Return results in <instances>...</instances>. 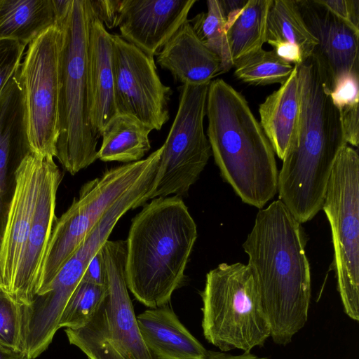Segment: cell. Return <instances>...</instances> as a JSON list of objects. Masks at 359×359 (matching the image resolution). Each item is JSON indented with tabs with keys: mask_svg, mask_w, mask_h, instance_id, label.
Returning a JSON list of instances; mask_svg holds the SVG:
<instances>
[{
	"mask_svg": "<svg viewBox=\"0 0 359 359\" xmlns=\"http://www.w3.org/2000/svg\"><path fill=\"white\" fill-rule=\"evenodd\" d=\"M297 67L300 97L297 124L278 173L280 200L303 224L322 210L340 150L348 144L339 113L330 98L329 78L313 53Z\"/></svg>",
	"mask_w": 359,
	"mask_h": 359,
	"instance_id": "6da1fadb",
	"label": "cell"
},
{
	"mask_svg": "<svg viewBox=\"0 0 359 359\" xmlns=\"http://www.w3.org/2000/svg\"><path fill=\"white\" fill-rule=\"evenodd\" d=\"M300 224L280 200L257 212L243 244L274 343L286 346L306 325L311 271Z\"/></svg>",
	"mask_w": 359,
	"mask_h": 359,
	"instance_id": "7a4b0ae2",
	"label": "cell"
},
{
	"mask_svg": "<svg viewBox=\"0 0 359 359\" xmlns=\"http://www.w3.org/2000/svg\"><path fill=\"white\" fill-rule=\"evenodd\" d=\"M125 274L137 300L154 309L168 304L185 279L197 226L182 197H158L132 219Z\"/></svg>",
	"mask_w": 359,
	"mask_h": 359,
	"instance_id": "3957f363",
	"label": "cell"
},
{
	"mask_svg": "<svg viewBox=\"0 0 359 359\" xmlns=\"http://www.w3.org/2000/svg\"><path fill=\"white\" fill-rule=\"evenodd\" d=\"M207 137L223 179L242 201L259 209L278 192L275 153L245 97L223 79L211 81Z\"/></svg>",
	"mask_w": 359,
	"mask_h": 359,
	"instance_id": "277c9868",
	"label": "cell"
},
{
	"mask_svg": "<svg viewBox=\"0 0 359 359\" xmlns=\"http://www.w3.org/2000/svg\"><path fill=\"white\" fill-rule=\"evenodd\" d=\"M94 13L90 0H72L56 23L63 29L60 134L56 158L74 175L97 160L100 137L89 116L87 79L89 29Z\"/></svg>",
	"mask_w": 359,
	"mask_h": 359,
	"instance_id": "5b68a950",
	"label": "cell"
},
{
	"mask_svg": "<svg viewBox=\"0 0 359 359\" xmlns=\"http://www.w3.org/2000/svg\"><path fill=\"white\" fill-rule=\"evenodd\" d=\"M205 339L220 351L250 352L270 337L255 276L248 264L222 263L206 274L200 293Z\"/></svg>",
	"mask_w": 359,
	"mask_h": 359,
	"instance_id": "8992f818",
	"label": "cell"
},
{
	"mask_svg": "<svg viewBox=\"0 0 359 359\" xmlns=\"http://www.w3.org/2000/svg\"><path fill=\"white\" fill-rule=\"evenodd\" d=\"M107 291L83 327L65 328L70 344L88 359H156L140 333L126 280V242L107 240L100 248Z\"/></svg>",
	"mask_w": 359,
	"mask_h": 359,
	"instance_id": "52a82bcc",
	"label": "cell"
},
{
	"mask_svg": "<svg viewBox=\"0 0 359 359\" xmlns=\"http://www.w3.org/2000/svg\"><path fill=\"white\" fill-rule=\"evenodd\" d=\"M63 29L55 23L27 45L18 79L28 151L56 156L60 134Z\"/></svg>",
	"mask_w": 359,
	"mask_h": 359,
	"instance_id": "ba28073f",
	"label": "cell"
},
{
	"mask_svg": "<svg viewBox=\"0 0 359 359\" xmlns=\"http://www.w3.org/2000/svg\"><path fill=\"white\" fill-rule=\"evenodd\" d=\"M162 146L144 159L111 168L85 183L67 210L56 219L45 251L36 296L54 278L107 210L139 179L158 165Z\"/></svg>",
	"mask_w": 359,
	"mask_h": 359,
	"instance_id": "9c48e42d",
	"label": "cell"
},
{
	"mask_svg": "<svg viewBox=\"0 0 359 359\" xmlns=\"http://www.w3.org/2000/svg\"><path fill=\"white\" fill-rule=\"evenodd\" d=\"M322 210L332 231L337 289L346 314L359 320V156L348 144L339 151Z\"/></svg>",
	"mask_w": 359,
	"mask_h": 359,
	"instance_id": "30bf717a",
	"label": "cell"
},
{
	"mask_svg": "<svg viewBox=\"0 0 359 359\" xmlns=\"http://www.w3.org/2000/svg\"><path fill=\"white\" fill-rule=\"evenodd\" d=\"M209 84L179 87L178 109L162 145L152 185L140 206L158 197L187 195L206 166L212 155L203 127Z\"/></svg>",
	"mask_w": 359,
	"mask_h": 359,
	"instance_id": "8fae6325",
	"label": "cell"
},
{
	"mask_svg": "<svg viewBox=\"0 0 359 359\" xmlns=\"http://www.w3.org/2000/svg\"><path fill=\"white\" fill-rule=\"evenodd\" d=\"M112 72L117 114L135 117L160 130L169 120L172 94L163 84L151 57L119 34H111Z\"/></svg>",
	"mask_w": 359,
	"mask_h": 359,
	"instance_id": "7c38bea8",
	"label": "cell"
},
{
	"mask_svg": "<svg viewBox=\"0 0 359 359\" xmlns=\"http://www.w3.org/2000/svg\"><path fill=\"white\" fill-rule=\"evenodd\" d=\"M48 158L28 151L15 170L14 190L0 238V290L10 297L34 217Z\"/></svg>",
	"mask_w": 359,
	"mask_h": 359,
	"instance_id": "4fadbf2b",
	"label": "cell"
},
{
	"mask_svg": "<svg viewBox=\"0 0 359 359\" xmlns=\"http://www.w3.org/2000/svg\"><path fill=\"white\" fill-rule=\"evenodd\" d=\"M197 0H120V36L147 55H156Z\"/></svg>",
	"mask_w": 359,
	"mask_h": 359,
	"instance_id": "5bb4252c",
	"label": "cell"
},
{
	"mask_svg": "<svg viewBox=\"0 0 359 359\" xmlns=\"http://www.w3.org/2000/svg\"><path fill=\"white\" fill-rule=\"evenodd\" d=\"M302 16L318 40L313 53L327 72L331 90L349 74H359V32L318 0H296Z\"/></svg>",
	"mask_w": 359,
	"mask_h": 359,
	"instance_id": "9a60e30c",
	"label": "cell"
},
{
	"mask_svg": "<svg viewBox=\"0 0 359 359\" xmlns=\"http://www.w3.org/2000/svg\"><path fill=\"white\" fill-rule=\"evenodd\" d=\"M53 158L47 160L34 217L11 297L20 305L29 304L36 295L43 256L56 220V195L62 175Z\"/></svg>",
	"mask_w": 359,
	"mask_h": 359,
	"instance_id": "2e32d148",
	"label": "cell"
},
{
	"mask_svg": "<svg viewBox=\"0 0 359 359\" xmlns=\"http://www.w3.org/2000/svg\"><path fill=\"white\" fill-rule=\"evenodd\" d=\"M111 57V34L94 14L88 35L87 79L90 121L100 137L104 127L117 114Z\"/></svg>",
	"mask_w": 359,
	"mask_h": 359,
	"instance_id": "e0dca14e",
	"label": "cell"
},
{
	"mask_svg": "<svg viewBox=\"0 0 359 359\" xmlns=\"http://www.w3.org/2000/svg\"><path fill=\"white\" fill-rule=\"evenodd\" d=\"M156 55L157 64L168 70L182 85L208 84L221 74L219 58L199 40L189 20Z\"/></svg>",
	"mask_w": 359,
	"mask_h": 359,
	"instance_id": "ac0fdd59",
	"label": "cell"
},
{
	"mask_svg": "<svg viewBox=\"0 0 359 359\" xmlns=\"http://www.w3.org/2000/svg\"><path fill=\"white\" fill-rule=\"evenodd\" d=\"M147 348L156 359H204L208 350L180 321L168 305L136 316Z\"/></svg>",
	"mask_w": 359,
	"mask_h": 359,
	"instance_id": "d6986e66",
	"label": "cell"
},
{
	"mask_svg": "<svg viewBox=\"0 0 359 359\" xmlns=\"http://www.w3.org/2000/svg\"><path fill=\"white\" fill-rule=\"evenodd\" d=\"M300 108L297 67L259 104L260 125L274 153L283 159L294 133Z\"/></svg>",
	"mask_w": 359,
	"mask_h": 359,
	"instance_id": "ffe728a7",
	"label": "cell"
},
{
	"mask_svg": "<svg viewBox=\"0 0 359 359\" xmlns=\"http://www.w3.org/2000/svg\"><path fill=\"white\" fill-rule=\"evenodd\" d=\"M151 128L131 116L116 114L104 127L97 159L129 163L139 161L150 150Z\"/></svg>",
	"mask_w": 359,
	"mask_h": 359,
	"instance_id": "44dd1931",
	"label": "cell"
},
{
	"mask_svg": "<svg viewBox=\"0 0 359 359\" xmlns=\"http://www.w3.org/2000/svg\"><path fill=\"white\" fill-rule=\"evenodd\" d=\"M55 21L53 0L0 1V39H12L28 45Z\"/></svg>",
	"mask_w": 359,
	"mask_h": 359,
	"instance_id": "7402d4cb",
	"label": "cell"
},
{
	"mask_svg": "<svg viewBox=\"0 0 359 359\" xmlns=\"http://www.w3.org/2000/svg\"><path fill=\"white\" fill-rule=\"evenodd\" d=\"M273 0H248L242 13L226 32L234 64L262 48L266 42L267 18Z\"/></svg>",
	"mask_w": 359,
	"mask_h": 359,
	"instance_id": "603a6c76",
	"label": "cell"
},
{
	"mask_svg": "<svg viewBox=\"0 0 359 359\" xmlns=\"http://www.w3.org/2000/svg\"><path fill=\"white\" fill-rule=\"evenodd\" d=\"M281 41L299 47L304 61L313 53L318 40L308 29L296 0H273L267 18L266 42Z\"/></svg>",
	"mask_w": 359,
	"mask_h": 359,
	"instance_id": "cb8c5ba5",
	"label": "cell"
},
{
	"mask_svg": "<svg viewBox=\"0 0 359 359\" xmlns=\"http://www.w3.org/2000/svg\"><path fill=\"white\" fill-rule=\"evenodd\" d=\"M207 11L189 20L199 40L221 61V74L226 73L233 62L228 44L226 18L219 0L206 1Z\"/></svg>",
	"mask_w": 359,
	"mask_h": 359,
	"instance_id": "d4e9b609",
	"label": "cell"
},
{
	"mask_svg": "<svg viewBox=\"0 0 359 359\" xmlns=\"http://www.w3.org/2000/svg\"><path fill=\"white\" fill-rule=\"evenodd\" d=\"M234 75L241 81L253 86L283 84L290 76L294 65L280 58L273 50L263 48L237 61Z\"/></svg>",
	"mask_w": 359,
	"mask_h": 359,
	"instance_id": "484cf974",
	"label": "cell"
},
{
	"mask_svg": "<svg viewBox=\"0 0 359 359\" xmlns=\"http://www.w3.org/2000/svg\"><path fill=\"white\" fill-rule=\"evenodd\" d=\"M19 134L25 135L21 95L18 82L12 81L0 94V197L6 186L12 140Z\"/></svg>",
	"mask_w": 359,
	"mask_h": 359,
	"instance_id": "4316f807",
	"label": "cell"
},
{
	"mask_svg": "<svg viewBox=\"0 0 359 359\" xmlns=\"http://www.w3.org/2000/svg\"><path fill=\"white\" fill-rule=\"evenodd\" d=\"M107 291L106 285H100L81 279L70 297L60 318L59 327L79 328L92 318Z\"/></svg>",
	"mask_w": 359,
	"mask_h": 359,
	"instance_id": "83f0119b",
	"label": "cell"
},
{
	"mask_svg": "<svg viewBox=\"0 0 359 359\" xmlns=\"http://www.w3.org/2000/svg\"><path fill=\"white\" fill-rule=\"evenodd\" d=\"M0 346L22 353L21 305L1 290Z\"/></svg>",
	"mask_w": 359,
	"mask_h": 359,
	"instance_id": "f1b7e54d",
	"label": "cell"
},
{
	"mask_svg": "<svg viewBox=\"0 0 359 359\" xmlns=\"http://www.w3.org/2000/svg\"><path fill=\"white\" fill-rule=\"evenodd\" d=\"M27 45L12 39H0V93L18 75Z\"/></svg>",
	"mask_w": 359,
	"mask_h": 359,
	"instance_id": "f546056e",
	"label": "cell"
},
{
	"mask_svg": "<svg viewBox=\"0 0 359 359\" xmlns=\"http://www.w3.org/2000/svg\"><path fill=\"white\" fill-rule=\"evenodd\" d=\"M330 98L338 109L359 102V74H349L341 78L330 91Z\"/></svg>",
	"mask_w": 359,
	"mask_h": 359,
	"instance_id": "4dcf8cb0",
	"label": "cell"
},
{
	"mask_svg": "<svg viewBox=\"0 0 359 359\" xmlns=\"http://www.w3.org/2000/svg\"><path fill=\"white\" fill-rule=\"evenodd\" d=\"M318 1L359 32L358 0H318Z\"/></svg>",
	"mask_w": 359,
	"mask_h": 359,
	"instance_id": "1f68e13d",
	"label": "cell"
},
{
	"mask_svg": "<svg viewBox=\"0 0 359 359\" xmlns=\"http://www.w3.org/2000/svg\"><path fill=\"white\" fill-rule=\"evenodd\" d=\"M358 102L338 109L344 138L347 144L358 147L359 144Z\"/></svg>",
	"mask_w": 359,
	"mask_h": 359,
	"instance_id": "d6a6232c",
	"label": "cell"
},
{
	"mask_svg": "<svg viewBox=\"0 0 359 359\" xmlns=\"http://www.w3.org/2000/svg\"><path fill=\"white\" fill-rule=\"evenodd\" d=\"M90 5L95 17L109 29L117 27L120 0L91 1Z\"/></svg>",
	"mask_w": 359,
	"mask_h": 359,
	"instance_id": "836d02e7",
	"label": "cell"
},
{
	"mask_svg": "<svg viewBox=\"0 0 359 359\" xmlns=\"http://www.w3.org/2000/svg\"><path fill=\"white\" fill-rule=\"evenodd\" d=\"M267 43L273 47V52L283 60L294 66H299L304 62L298 46L281 41H271Z\"/></svg>",
	"mask_w": 359,
	"mask_h": 359,
	"instance_id": "e575fe53",
	"label": "cell"
},
{
	"mask_svg": "<svg viewBox=\"0 0 359 359\" xmlns=\"http://www.w3.org/2000/svg\"><path fill=\"white\" fill-rule=\"evenodd\" d=\"M83 279L100 285H106V276L100 249L89 263Z\"/></svg>",
	"mask_w": 359,
	"mask_h": 359,
	"instance_id": "d590c367",
	"label": "cell"
},
{
	"mask_svg": "<svg viewBox=\"0 0 359 359\" xmlns=\"http://www.w3.org/2000/svg\"><path fill=\"white\" fill-rule=\"evenodd\" d=\"M226 18V31L242 13L248 0H219Z\"/></svg>",
	"mask_w": 359,
	"mask_h": 359,
	"instance_id": "8d00e7d4",
	"label": "cell"
},
{
	"mask_svg": "<svg viewBox=\"0 0 359 359\" xmlns=\"http://www.w3.org/2000/svg\"><path fill=\"white\" fill-rule=\"evenodd\" d=\"M204 359H272L269 357H259L251 352H243L240 355H232L224 351H208Z\"/></svg>",
	"mask_w": 359,
	"mask_h": 359,
	"instance_id": "74e56055",
	"label": "cell"
},
{
	"mask_svg": "<svg viewBox=\"0 0 359 359\" xmlns=\"http://www.w3.org/2000/svg\"><path fill=\"white\" fill-rule=\"evenodd\" d=\"M0 359H27L21 352L15 351L0 346Z\"/></svg>",
	"mask_w": 359,
	"mask_h": 359,
	"instance_id": "f35d334b",
	"label": "cell"
},
{
	"mask_svg": "<svg viewBox=\"0 0 359 359\" xmlns=\"http://www.w3.org/2000/svg\"><path fill=\"white\" fill-rule=\"evenodd\" d=\"M0 1H1V0H0Z\"/></svg>",
	"mask_w": 359,
	"mask_h": 359,
	"instance_id": "ab89813d",
	"label": "cell"
}]
</instances>
